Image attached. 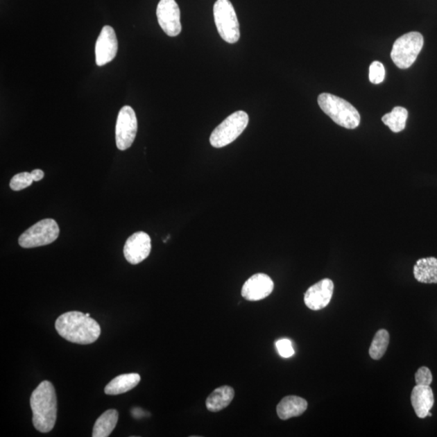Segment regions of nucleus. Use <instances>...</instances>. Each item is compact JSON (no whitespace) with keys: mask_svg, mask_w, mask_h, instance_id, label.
Masks as SVG:
<instances>
[{"mask_svg":"<svg viewBox=\"0 0 437 437\" xmlns=\"http://www.w3.org/2000/svg\"><path fill=\"white\" fill-rule=\"evenodd\" d=\"M141 377L138 373L121 374L112 380L105 388L108 395H119L128 392L139 385Z\"/></svg>","mask_w":437,"mask_h":437,"instance_id":"dca6fc26","label":"nucleus"},{"mask_svg":"<svg viewBox=\"0 0 437 437\" xmlns=\"http://www.w3.org/2000/svg\"><path fill=\"white\" fill-rule=\"evenodd\" d=\"M157 16L160 26L168 36L176 37L181 33V12L175 0H160Z\"/></svg>","mask_w":437,"mask_h":437,"instance_id":"1a4fd4ad","label":"nucleus"},{"mask_svg":"<svg viewBox=\"0 0 437 437\" xmlns=\"http://www.w3.org/2000/svg\"><path fill=\"white\" fill-rule=\"evenodd\" d=\"M415 382L418 386H430L432 382V374L430 369L421 367L415 373Z\"/></svg>","mask_w":437,"mask_h":437,"instance_id":"393cba45","label":"nucleus"},{"mask_svg":"<svg viewBox=\"0 0 437 437\" xmlns=\"http://www.w3.org/2000/svg\"><path fill=\"white\" fill-rule=\"evenodd\" d=\"M118 49L119 42L114 29L109 26H104L96 43V65L104 66L113 60L118 53Z\"/></svg>","mask_w":437,"mask_h":437,"instance_id":"9b49d317","label":"nucleus"},{"mask_svg":"<svg viewBox=\"0 0 437 437\" xmlns=\"http://www.w3.org/2000/svg\"><path fill=\"white\" fill-rule=\"evenodd\" d=\"M138 130V121L135 110L125 105L119 111L117 119L115 139L117 148L125 151L133 144Z\"/></svg>","mask_w":437,"mask_h":437,"instance_id":"6e6552de","label":"nucleus"},{"mask_svg":"<svg viewBox=\"0 0 437 437\" xmlns=\"http://www.w3.org/2000/svg\"><path fill=\"white\" fill-rule=\"evenodd\" d=\"M249 123V116L244 111H237L228 116L212 131L210 143L214 148H221L230 144L245 130Z\"/></svg>","mask_w":437,"mask_h":437,"instance_id":"39448f33","label":"nucleus"},{"mask_svg":"<svg viewBox=\"0 0 437 437\" xmlns=\"http://www.w3.org/2000/svg\"><path fill=\"white\" fill-rule=\"evenodd\" d=\"M213 14L217 31L223 40L231 44L239 41V22L230 0H217L214 4Z\"/></svg>","mask_w":437,"mask_h":437,"instance_id":"20e7f679","label":"nucleus"},{"mask_svg":"<svg viewBox=\"0 0 437 437\" xmlns=\"http://www.w3.org/2000/svg\"><path fill=\"white\" fill-rule=\"evenodd\" d=\"M60 227L53 218H45L29 228L19 238V245L22 248H35L50 245L60 235Z\"/></svg>","mask_w":437,"mask_h":437,"instance_id":"0eeeda50","label":"nucleus"},{"mask_svg":"<svg viewBox=\"0 0 437 437\" xmlns=\"http://www.w3.org/2000/svg\"><path fill=\"white\" fill-rule=\"evenodd\" d=\"M411 401L415 414L425 419L434 405V395L430 386H418L413 388Z\"/></svg>","mask_w":437,"mask_h":437,"instance_id":"4468645a","label":"nucleus"},{"mask_svg":"<svg viewBox=\"0 0 437 437\" xmlns=\"http://www.w3.org/2000/svg\"><path fill=\"white\" fill-rule=\"evenodd\" d=\"M386 71L382 62L375 61L369 67V80L372 84L378 85L385 79Z\"/></svg>","mask_w":437,"mask_h":437,"instance_id":"5701e85b","label":"nucleus"},{"mask_svg":"<svg viewBox=\"0 0 437 437\" xmlns=\"http://www.w3.org/2000/svg\"><path fill=\"white\" fill-rule=\"evenodd\" d=\"M234 390L230 386H223L218 387L208 396L206 401V406L209 411L218 412L230 406L233 397Z\"/></svg>","mask_w":437,"mask_h":437,"instance_id":"a211bd4d","label":"nucleus"},{"mask_svg":"<svg viewBox=\"0 0 437 437\" xmlns=\"http://www.w3.org/2000/svg\"><path fill=\"white\" fill-rule=\"evenodd\" d=\"M33 179L31 173H19L15 175L10 182V187L14 191H22V189L31 187Z\"/></svg>","mask_w":437,"mask_h":437,"instance_id":"4be33fe9","label":"nucleus"},{"mask_svg":"<svg viewBox=\"0 0 437 437\" xmlns=\"http://www.w3.org/2000/svg\"><path fill=\"white\" fill-rule=\"evenodd\" d=\"M119 416L118 411L114 409L104 412L95 422L92 436L108 437L115 429Z\"/></svg>","mask_w":437,"mask_h":437,"instance_id":"6ab92c4d","label":"nucleus"},{"mask_svg":"<svg viewBox=\"0 0 437 437\" xmlns=\"http://www.w3.org/2000/svg\"><path fill=\"white\" fill-rule=\"evenodd\" d=\"M407 119L408 111L403 107L397 106L391 113L382 117V121L393 132L397 133L405 129Z\"/></svg>","mask_w":437,"mask_h":437,"instance_id":"aec40b11","label":"nucleus"},{"mask_svg":"<svg viewBox=\"0 0 437 437\" xmlns=\"http://www.w3.org/2000/svg\"><path fill=\"white\" fill-rule=\"evenodd\" d=\"M275 346L282 357L289 358L293 356L295 351L293 344L288 339H282L275 343Z\"/></svg>","mask_w":437,"mask_h":437,"instance_id":"b1692460","label":"nucleus"},{"mask_svg":"<svg viewBox=\"0 0 437 437\" xmlns=\"http://www.w3.org/2000/svg\"><path fill=\"white\" fill-rule=\"evenodd\" d=\"M55 329L67 341L82 345L94 343L101 333L100 325L96 320L78 311L60 316L55 322Z\"/></svg>","mask_w":437,"mask_h":437,"instance_id":"f257e3e1","label":"nucleus"},{"mask_svg":"<svg viewBox=\"0 0 437 437\" xmlns=\"http://www.w3.org/2000/svg\"><path fill=\"white\" fill-rule=\"evenodd\" d=\"M34 182H39L44 178V172L41 169H34L31 172Z\"/></svg>","mask_w":437,"mask_h":437,"instance_id":"a878e982","label":"nucleus"},{"mask_svg":"<svg viewBox=\"0 0 437 437\" xmlns=\"http://www.w3.org/2000/svg\"><path fill=\"white\" fill-rule=\"evenodd\" d=\"M390 343V334L387 330H378L375 336L372 339L370 348H369V354L373 359H380L386 352L387 348Z\"/></svg>","mask_w":437,"mask_h":437,"instance_id":"412c9836","label":"nucleus"},{"mask_svg":"<svg viewBox=\"0 0 437 437\" xmlns=\"http://www.w3.org/2000/svg\"><path fill=\"white\" fill-rule=\"evenodd\" d=\"M152 250V242L147 233L137 232L131 235L124 246V256L130 264H140L149 256Z\"/></svg>","mask_w":437,"mask_h":437,"instance_id":"9d476101","label":"nucleus"},{"mask_svg":"<svg viewBox=\"0 0 437 437\" xmlns=\"http://www.w3.org/2000/svg\"><path fill=\"white\" fill-rule=\"evenodd\" d=\"M87 317H90V314H85Z\"/></svg>","mask_w":437,"mask_h":437,"instance_id":"bb28decb","label":"nucleus"},{"mask_svg":"<svg viewBox=\"0 0 437 437\" xmlns=\"http://www.w3.org/2000/svg\"><path fill=\"white\" fill-rule=\"evenodd\" d=\"M334 293L332 280L324 279L311 286L305 294V304L311 310L323 309L329 304Z\"/></svg>","mask_w":437,"mask_h":437,"instance_id":"f8f14e48","label":"nucleus"},{"mask_svg":"<svg viewBox=\"0 0 437 437\" xmlns=\"http://www.w3.org/2000/svg\"><path fill=\"white\" fill-rule=\"evenodd\" d=\"M318 101L324 113L343 128L354 129L361 123L358 110L348 101L329 94H320Z\"/></svg>","mask_w":437,"mask_h":437,"instance_id":"7ed1b4c3","label":"nucleus"},{"mask_svg":"<svg viewBox=\"0 0 437 437\" xmlns=\"http://www.w3.org/2000/svg\"><path fill=\"white\" fill-rule=\"evenodd\" d=\"M274 283L271 277L257 273L250 277L242 286L241 295L247 300H264L273 291Z\"/></svg>","mask_w":437,"mask_h":437,"instance_id":"ddd939ff","label":"nucleus"},{"mask_svg":"<svg viewBox=\"0 0 437 437\" xmlns=\"http://www.w3.org/2000/svg\"><path fill=\"white\" fill-rule=\"evenodd\" d=\"M414 276L422 284H437V259L436 257H425L416 262L414 266Z\"/></svg>","mask_w":437,"mask_h":437,"instance_id":"f3484780","label":"nucleus"},{"mask_svg":"<svg viewBox=\"0 0 437 437\" xmlns=\"http://www.w3.org/2000/svg\"><path fill=\"white\" fill-rule=\"evenodd\" d=\"M307 408L308 402L304 398L290 395L284 397L280 402L276 411L280 420H286L302 415Z\"/></svg>","mask_w":437,"mask_h":437,"instance_id":"2eb2a0df","label":"nucleus"},{"mask_svg":"<svg viewBox=\"0 0 437 437\" xmlns=\"http://www.w3.org/2000/svg\"><path fill=\"white\" fill-rule=\"evenodd\" d=\"M31 406L34 427L42 434L51 431L57 419V397L51 382L43 381L32 393Z\"/></svg>","mask_w":437,"mask_h":437,"instance_id":"f03ea898","label":"nucleus"},{"mask_svg":"<svg viewBox=\"0 0 437 437\" xmlns=\"http://www.w3.org/2000/svg\"><path fill=\"white\" fill-rule=\"evenodd\" d=\"M424 46V37L418 32H411L401 37L393 44L391 58L395 65L406 69L415 62Z\"/></svg>","mask_w":437,"mask_h":437,"instance_id":"423d86ee","label":"nucleus"}]
</instances>
